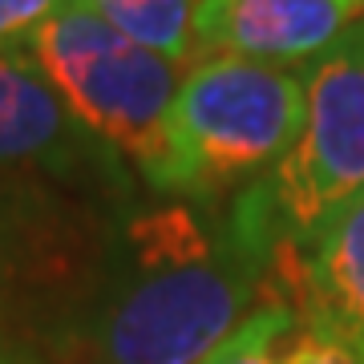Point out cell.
I'll return each mask as SVG.
<instances>
[{
    "mask_svg": "<svg viewBox=\"0 0 364 364\" xmlns=\"http://www.w3.org/2000/svg\"><path fill=\"white\" fill-rule=\"evenodd\" d=\"M275 263L227 203L114 210L85 279L41 336L45 364H203L275 299Z\"/></svg>",
    "mask_w": 364,
    "mask_h": 364,
    "instance_id": "6da1fadb",
    "label": "cell"
},
{
    "mask_svg": "<svg viewBox=\"0 0 364 364\" xmlns=\"http://www.w3.org/2000/svg\"><path fill=\"white\" fill-rule=\"evenodd\" d=\"M308 114V69L207 53L186 69L170 109V182L162 198L227 203L272 174Z\"/></svg>",
    "mask_w": 364,
    "mask_h": 364,
    "instance_id": "7a4b0ae2",
    "label": "cell"
},
{
    "mask_svg": "<svg viewBox=\"0 0 364 364\" xmlns=\"http://www.w3.org/2000/svg\"><path fill=\"white\" fill-rule=\"evenodd\" d=\"M364 195V21L308 69V114L272 174L227 198L251 247L279 259Z\"/></svg>",
    "mask_w": 364,
    "mask_h": 364,
    "instance_id": "3957f363",
    "label": "cell"
},
{
    "mask_svg": "<svg viewBox=\"0 0 364 364\" xmlns=\"http://www.w3.org/2000/svg\"><path fill=\"white\" fill-rule=\"evenodd\" d=\"M21 49L45 69L69 109L114 146L158 198L166 195L170 109L186 77L178 61L122 37L85 4L49 16Z\"/></svg>",
    "mask_w": 364,
    "mask_h": 364,
    "instance_id": "277c9868",
    "label": "cell"
},
{
    "mask_svg": "<svg viewBox=\"0 0 364 364\" xmlns=\"http://www.w3.org/2000/svg\"><path fill=\"white\" fill-rule=\"evenodd\" d=\"M122 207L130 203H102L41 178L0 174V284L25 316L37 356L41 332L77 291Z\"/></svg>",
    "mask_w": 364,
    "mask_h": 364,
    "instance_id": "5b68a950",
    "label": "cell"
},
{
    "mask_svg": "<svg viewBox=\"0 0 364 364\" xmlns=\"http://www.w3.org/2000/svg\"><path fill=\"white\" fill-rule=\"evenodd\" d=\"M0 174L41 178L102 203H134V166L105 146L25 49H0Z\"/></svg>",
    "mask_w": 364,
    "mask_h": 364,
    "instance_id": "8992f818",
    "label": "cell"
},
{
    "mask_svg": "<svg viewBox=\"0 0 364 364\" xmlns=\"http://www.w3.org/2000/svg\"><path fill=\"white\" fill-rule=\"evenodd\" d=\"M364 21V0H198V57L227 53L279 69H312Z\"/></svg>",
    "mask_w": 364,
    "mask_h": 364,
    "instance_id": "52a82bcc",
    "label": "cell"
},
{
    "mask_svg": "<svg viewBox=\"0 0 364 364\" xmlns=\"http://www.w3.org/2000/svg\"><path fill=\"white\" fill-rule=\"evenodd\" d=\"M275 299L364 340V195L275 259Z\"/></svg>",
    "mask_w": 364,
    "mask_h": 364,
    "instance_id": "ba28073f",
    "label": "cell"
},
{
    "mask_svg": "<svg viewBox=\"0 0 364 364\" xmlns=\"http://www.w3.org/2000/svg\"><path fill=\"white\" fill-rule=\"evenodd\" d=\"M122 37L138 41L146 49L162 53L178 65H195V9L198 0H77Z\"/></svg>",
    "mask_w": 364,
    "mask_h": 364,
    "instance_id": "9c48e42d",
    "label": "cell"
},
{
    "mask_svg": "<svg viewBox=\"0 0 364 364\" xmlns=\"http://www.w3.org/2000/svg\"><path fill=\"white\" fill-rule=\"evenodd\" d=\"M291 316L296 312L287 304H279V299L263 304L259 312L251 316L227 344H219L203 364H284V356H279V336L291 324Z\"/></svg>",
    "mask_w": 364,
    "mask_h": 364,
    "instance_id": "30bf717a",
    "label": "cell"
},
{
    "mask_svg": "<svg viewBox=\"0 0 364 364\" xmlns=\"http://www.w3.org/2000/svg\"><path fill=\"white\" fill-rule=\"evenodd\" d=\"M77 0H0V49H21L49 16Z\"/></svg>",
    "mask_w": 364,
    "mask_h": 364,
    "instance_id": "8fae6325",
    "label": "cell"
},
{
    "mask_svg": "<svg viewBox=\"0 0 364 364\" xmlns=\"http://www.w3.org/2000/svg\"><path fill=\"white\" fill-rule=\"evenodd\" d=\"M0 364H41L25 316L16 308V299L4 291V284H0Z\"/></svg>",
    "mask_w": 364,
    "mask_h": 364,
    "instance_id": "7c38bea8",
    "label": "cell"
}]
</instances>
